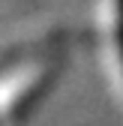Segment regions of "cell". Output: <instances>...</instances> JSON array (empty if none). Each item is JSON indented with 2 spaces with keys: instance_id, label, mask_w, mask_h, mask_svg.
<instances>
[{
  "instance_id": "6da1fadb",
  "label": "cell",
  "mask_w": 123,
  "mask_h": 126,
  "mask_svg": "<svg viewBox=\"0 0 123 126\" xmlns=\"http://www.w3.org/2000/svg\"><path fill=\"white\" fill-rule=\"evenodd\" d=\"M117 33H120V48H123V0H117Z\"/></svg>"
}]
</instances>
